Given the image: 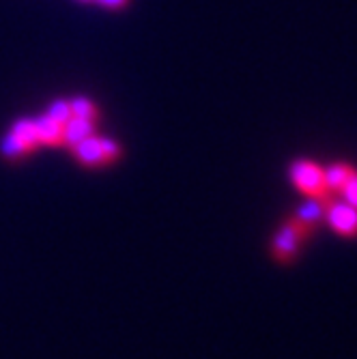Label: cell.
Segmentation results:
<instances>
[{
    "mask_svg": "<svg viewBox=\"0 0 357 359\" xmlns=\"http://www.w3.org/2000/svg\"><path fill=\"white\" fill-rule=\"evenodd\" d=\"M323 222H325L338 237H344V239L357 237V209L344 201L332 198L325 207V217H323Z\"/></svg>",
    "mask_w": 357,
    "mask_h": 359,
    "instance_id": "obj_4",
    "label": "cell"
},
{
    "mask_svg": "<svg viewBox=\"0 0 357 359\" xmlns=\"http://www.w3.org/2000/svg\"><path fill=\"white\" fill-rule=\"evenodd\" d=\"M338 194L342 196L344 203H349V205H353L357 209V170L353 172V177L344 183V187Z\"/></svg>",
    "mask_w": 357,
    "mask_h": 359,
    "instance_id": "obj_6",
    "label": "cell"
},
{
    "mask_svg": "<svg viewBox=\"0 0 357 359\" xmlns=\"http://www.w3.org/2000/svg\"><path fill=\"white\" fill-rule=\"evenodd\" d=\"M74 151H76V155H78V159L82 161V164L93 166V168L104 166V164H108V161H112V159H116L121 155V149H119V144L114 140L97 138L95 134L80 140L74 147Z\"/></svg>",
    "mask_w": 357,
    "mask_h": 359,
    "instance_id": "obj_3",
    "label": "cell"
},
{
    "mask_svg": "<svg viewBox=\"0 0 357 359\" xmlns=\"http://www.w3.org/2000/svg\"><path fill=\"white\" fill-rule=\"evenodd\" d=\"M72 112L74 116L78 118H86V121H97V116H100V112H97V106L93 104V100H88V97H74L72 100Z\"/></svg>",
    "mask_w": 357,
    "mask_h": 359,
    "instance_id": "obj_5",
    "label": "cell"
},
{
    "mask_svg": "<svg viewBox=\"0 0 357 359\" xmlns=\"http://www.w3.org/2000/svg\"><path fill=\"white\" fill-rule=\"evenodd\" d=\"M288 179L293 187L310 201H332L334 194L328 185V170L318 161L297 157L288 166Z\"/></svg>",
    "mask_w": 357,
    "mask_h": 359,
    "instance_id": "obj_2",
    "label": "cell"
},
{
    "mask_svg": "<svg viewBox=\"0 0 357 359\" xmlns=\"http://www.w3.org/2000/svg\"><path fill=\"white\" fill-rule=\"evenodd\" d=\"M93 5H100V7L110 9V11H119V9H125L129 5V0H93Z\"/></svg>",
    "mask_w": 357,
    "mask_h": 359,
    "instance_id": "obj_7",
    "label": "cell"
},
{
    "mask_svg": "<svg viewBox=\"0 0 357 359\" xmlns=\"http://www.w3.org/2000/svg\"><path fill=\"white\" fill-rule=\"evenodd\" d=\"M314 231H316V226L302 219L297 213L288 215L271 237L269 248H271V256L276 263H280V265L293 263V260L299 256L304 243H308L312 239Z\"/></svg>",
    "mask_w": 357,
    "mask_h": 359,
    "instance_id": "obj_1",
    "label": "cell"
}]
</instances>
